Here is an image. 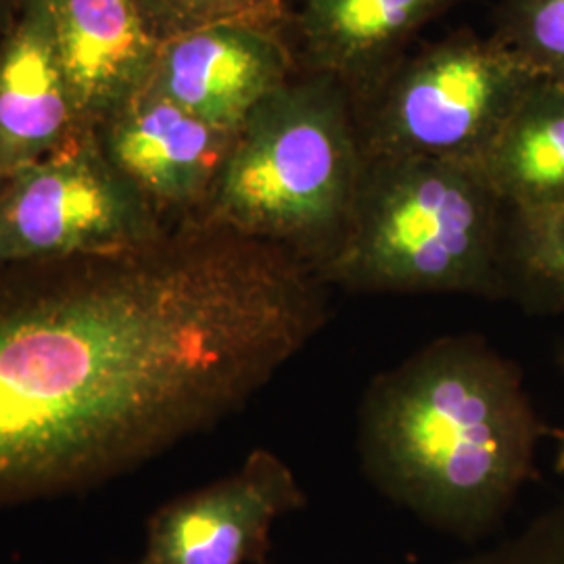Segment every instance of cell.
<instances>
[{
    "mask_svg": "<svg viewBox=\"0 0 564 564\" xmlns=\"http://www.w3.org/2000/svg\"><path fill=\"white\" fill-rule=\"evenodd\" d=\"M506 212L564 202V86L535 78L475 163Z\"/></svg>",
    "mask_w": 564,
    "mask_h": 564,
    "instance_id": "4fadbf2b",
    "label": "cell"
},
{
    "mask_svg": "<svg viewBox=\"0 0 564 564\" xmlns=\"http://www.w3.org/2000/svg\"><path fill=\"white\" fill-rule=\"evenodd\" d=\"M535 78L496 39L449 36L391 74L375 118L358 123L364 155L477 163Z\"/></svg>",
    "mask_w": 564,
    "mask_h": 564,
    "instance_id": "5b68a950",
    "label": "cell"
},
{
    "mask_svg": "<svg viewBox=\"0 0 564 564\" xmlns=\"http://www.w3.org/2000/svg\"><path fill=\"white\" fill-rule=\"evenodd\" d=\"M362 165L347 86L300 74L237 130L197 220L276 245L318 274L341 245Z\"/></svg>",
    "mask_w": 564,
    "mask_h": 564,
    "instance_id": "277c9868",
    "label": "cell"
},
{
    "mask_svg": "<svg viewBox=\"0 0 564 564\" xmlns=\"http://www.w3.org/2000/svg\"><path fill=\"white\" fill-rule=\"evenodd\" d=\"M84 130L132 101L151 80L162 42L132 0H46Z\"/></svg>",
    "mask_w": 564,
    "mask_h": 564,
    "instance_id": "8fae6325",
    "label": "cell"
},
{
    "mask_svg": "<svg viewBox=\"0 0 564 564\" xmlns=\"http://www.w3.org/2000/svg\"><path fill=\"white\" fill-rule=\"evenodd\" d=\"M147 30L160 42L214 23L282 28L286 0H132Z\"/></svg>",
    "mask_w": 564,
    "mask_h": 564,
    "instance_id": "2e32d148",
    "label": "cell"
},
{
    "mask_svg": "<svg viewBox=\"0 0 564 564\" xmlns=\"http://www.w3.org/2000/svg\"><path fill=\"white\" fill-rule=\"evenodd\" d=\"M80 132L46 0H23L0 42V184Z\"/></svg>",
    "mask_w": 564,
    "mask_h": 564,
    "instance_id": "30bf717a",
    "label": "cell"
},
{
    "mask_svg": "<svg viewBox=\"0 0 564 564\" xmlns=\"http://www.w3.org/2000/svg\"><path fill=\"white\" fill-rule=\"evenodd\" d=\"M506 297L564 312V202L506 212Z\"/></svg>",
    "mask_w": 564,
    "mask_h": 564,
    "instance_id": "5bb4252c",
    "label": "cell"
},
{
    "mask_svg": "<svg viewBox=\"0 0 564 564\" xmlns=\"http://www.w3.org/2000/svg\"><path fill=\"white\" fill-rule=\"evenodd\" d=\"M305 502L291 466L253 449L235 473L163 505L137 564H263L272 527Z\"/></svg>",
    "mask_w": 564,
    "mask_h": 564,
    "instance_id": "52a82bcc",
    "label": "cell"
},
{
    "mask_svg": "<svg viewBox=\"0 0 564 564\" xmlns=\"http://www.w3.org/2000/svg\"><path fill=\"white\" fill-rule=\"evenodd\" d=\"M496 41L533 76L564 86V0H510Z\"/></svg>",
    "mask_w": 564,
    "mask_h": 564,
    "instance_id": "9a60e30c",
    "label": "cell"
},
{
    "mask_svg": "<svg viewBox=\"0 0 564 564\" xmlns=\"http://www.w3.org/2000/svg\"><path fill=\"white\" fill-rule=\"evenodd\" d=\"M506 207L475 163L364 155L347 230L318 270L351 293L506 297Z\"/></svg>",
    "mask_w": 564,
    "mask_h": 564,
    "instance_id": "3957f363",
    "label": "cell"
},
{
    "mask_svg": "<svg viewBox=\"0 0 564 564\" xmlns=\"http://www.w3.org/2000/svg\"><path fill=\"white\" fill-rule=\"evenodd\" d=\"M458 564H564V502L505 544Z\"/></svg>",
    "mask_w": 564,
    "mask_h": 564,
    "instance_id": "e0dca14e",
    "label": "cell"
},
{
    "mask_svg": "<svg viewBox=\"0 0 564 564\" xmlns=\"http://www.w3.org/2000/svg\"><path fill=\"white\" fill-rule=\"evenodd\" d=\"M13 9V0H0V28L7 23L9 25V15Z\"/></svg>",
    "mask_w": 564,
    "mask_h": 564,
    "instance_id": "d6986e66",
    "label": "cell"
},
{
    "mask_svg": "<svg viewBox=\"0 0 564 564\" xmlns=\"http://www.w3.org/2000/svg\"><path fill=\"white\" fill-rule=\"evenodd\" d=\"M95 132L107 160L167 226L202 216L237 134L149 90L111 113Z\"/></svg>",
    "mask_w": 564,
    "mask_h": 564,
    "instance_id": "ba28073f",
    "label": "cell"
},
{
    "mask_svg": "<svg viewBox=\"0 0 564 564\" xmlns=\"http://www.w3.org/2000/svg\"><path fill=\"white\" fill-rule=\"evenodd\" d=\"M297 256L186 220L0 265V506L99 487L239 412L328 321Z\"/></svg>",
    "mask_w": 564,
    "mask_h": 564,
    "instance_id": "6da1fadb",
    "label": "cell"
},
{
    "mask_svg": "<svg viewBox=\"0 0 564 564\" xmlns=\"http://www.w3.org/2000/svg\"><path fill=\"white\" fill-rule=\"evenodd\" d=\"M561 362L564 366V349L563 356H561ZM554 473L564 479V433L561 435V444H558V449H556V458H554Z\"/></svg>",
    "mask_w": 564,
    "mask_h": 564,
    "instance_id": "ac0fdd59",
    "label": "cell"
},
{
    "mask_svg": "<svg viewBox=\"0 0 564 564\" xmlns=\"http://www.w3.org/2000/svg\"><path fill=\"white\" fill-rule=\"evenodd\" d=\"M454 0H302L297 34L307 69L343 86L370 80Z\"/></svg>",
    "mask_w": 564,
    "mask_h": 564,
    "instance_id": "7c38bea8",
    "label": "cell"
},
{
    "mask_svg": "<svg viewBox=\"0 0 564 564\" xmlns=\"http://www.w3.org/2000/svg\"><path fill=\"white\" fill-rule=\"evenodd\" d=\"M167 228L95 130L0 184V265L128 251Z\"/></svg>",
    "mask_w": 564,
    "mask_h": 564,
    "instance_id": "8992f818",
    "label": "cell"
},
{
    "mask_svg": "<svg viewBox=\"0 0 564 564\" xmlns=\"http://www.w3.org/2000/svg\"><path fill=\"white\" fill-rule=\"evenodd\" d=\"M542 437L519 366L475 335L429 343L377 377L360 410L370 481L466 542L505 517Z\"/></svg>",
    "mask_w": 564,
    "mask_h": 564,
    "instance_id": "7a4b0ae2",
    "label": "cell"
},
{
    "mask_svg": "<svg viewBox=\"0 0 564 564\" xmlns=\"http://www.w3.org/2000/svg\"><path fill=\"white\" fill-rule=\"evenodd\" d=\"M295 69L281 28L214 23L162 42L144 90L220 130L237 132Z\"/></svg>",
    "mask_w": 564,
    "mask_h": 564,
    "instance_id": "9c48e42d",
    "label": "cell"
}]
</instances>
